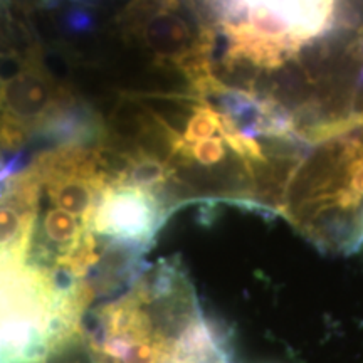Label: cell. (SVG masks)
Masks as SVG:
<instances>
[{"label":"cell","mask_w":363,"mask_h":363,"mask_svg":"<svg viewBox=\"0 0 363 363\" xmlns=\"http://www.w3.org/2000/svg\"><path fill=\"white\" fill-rule=\"evenodd\" d=\"M203 91L251 99L308 147L363 125V0H175Z\"/></svg>","instance_id":"1"},{"label":"cell","mask_w":363,"mask_h":363,"mask_svg":"<svg viewBox=\"0 0 363 363\" xmlns=\"http://www.w3.org/2000/svg\"><path fill=\"white\" fill-rule=\"evenodd\" d=\"M279 216L323 251L362 246L363 126L308 150L288 182Z\"/></svg>","instance_id":"2"}]
</instances>
